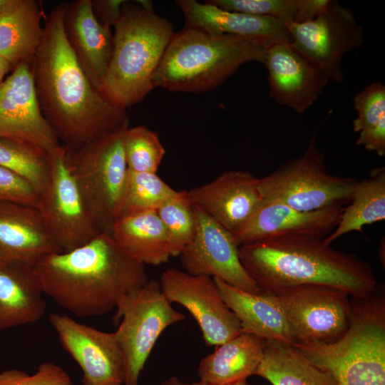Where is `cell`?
Here are the masks:
<instances>
[{
    "mask_svg": "<svg viewBox=\"0 0 385 385\" xmlns=\"http://www.w3.org/2000/svg\"><path fill=\"white\" fill-rule=\"evenodd\" d=\"M58 252L36 207L0 202V264L36 265L45 256Z\"/></svg>",
    "mask_w": 385,
    "mask_h": 385,
    "instance_id": "44dd1931",
    "label": "cell"
},
{
    "mask_svg": "<svg viewBox=\"0 0 385 385\" xmlns=\"http://www.w3.org/2000/svg\"><path fill=\"white\" fill-rule=\"evenodd\" d=\"M185 17V27L210 34H229L247 38L267 48L277 41L289 40L286 24L278 19L226 11L206 1L178 0Z\"/></svg>",
    "mask_w": 385,
    "mask_h": 385,
    "instance_id": "ffe728a7",
    "label": "cell"
},
{
    "mask_svg": "<svg viewBox=\"0 0 385 385\" xmlns=\"http://www.w3.org/2000/svg\"><path fill=\"white\" fill-rule=\"evenodd\" d=\"M212 5L230 11L271 17L285 24L294 22L298 0H212Z\"/></svg>",
    "mask_w": 385,
    "mask_h": 385,
    "instance_id": "836d02e7",
    "label": "cell"
},
{
    "mask_svg": "<svg viewBox=\"0 0 385 385\" xmlns=\"http://www.w3.org/2000/svg\"><path fill=\"white\" fill-rule=\"evenodd\" d=\"M329 2L330 0H298L293 23L304 24L312 21L327 9Z\"/></svg>",
    "mask_w": 385,
    "mask_h": 385,
    "instance_id": "74e56055",
    "label": "cell"
},
{
    "mask_svg": "<svg viewBox=\"0 0 385 385\" xmlns=\"http://www.w3.org/2000/svg\"><path fill=\"white\" fill-rule=\"evenodd\" d=\"M169 240L171 257H178L192 240L197 227L195 207L187 191H178L157 209Z\"/></svg>",
    "mask_w": 385,
    "mask_h": 385,
    "instance_id": "4dcf8cb0",
    "label": "cell"
},
{
    "mask_svg": "<svg viewBox=\"0 0 385 385\" xmlns=\"http://www.w3.org/2000/svg\"><path fill=\"white\" fill-rule=\"evenodd\" d=\"M344 205L300 211L279 202L263 200L247 222L233 235L238 246L282 237L324 239L336 227Z\"/></svg>",
    "mask_w": 385,
    "mask_h": 385,
    "instance_id": "e0dca14e",
    "label": "cell"
},
{
    "mask_svg": "<svg viewBox=\"0 0 385 385\" xmlns=\"http://www.w3.org/2000/svg\"><path fill=\"white\" fill-rule=\"evenodd\" d=\"M40 194L23 178L0 165V202L37 207Z\"/></svg>",
    "mask_w": 385,
    "mask_h": 385,
    "instance_id": "d590c367",
    "label": "cell"
},
{
    "mask_svg": "<svg viewBox=\"0 0 385 385\" xmlns=\"http://www.w3.org/2000/svg\"><path fill=\"white\" fill-rule=\"evenodd\" d=\"M255 375L272 385H338L329 371L312 363L293 344L275 340H265Z\"/></svg>",
    "mask_w": 385,
    "mask_h": 385,
    "instance_id": "4316f807",
    "label": "cell"
},
{
    "mask_svg": "<svg viewBox=\"0 0 385 385\" xmlns=\"http://www.w3.org/2000/svg\"><path fill=\"white\" fill-rule=\"evenodd\" d=\"M240 262L261 292L282 294L302 286H327L366 298L377 282L371 266L324 239L289 236L239 246Z\"/></svg>",
    "mask_w": 385,
    "mask_h": 385,
    "instance_id": "3957f363",
    "label": "cell"
},
{
    "mask_svg": "<svg viewBox=\"0 0 385 385\" xmlns=\"http://www.w3.org/2000/svg\"><path fill=\"white\" fill-rule=\"evenodd\" d=\"M42 14L39 1L17 0L0 18V56L12 70L21 63L32 66L43 35Z\"/></svg>",
    "mask_w": 385,
    "mask_h": 385,
    "instance_id": "484cf974",
    "label": "cell"
},
{
    "mask_svg": "<svg viewBox=\"0 0 385 385\" xmlns=\"http://www.w3.org/2000/svg\"><path fill=\"white\" fill-rule=\"evenodd\" d=\"M35 268L44 294L79 317L110 312L148 281L145 265L108 232L73 250L49 254Z\"/></svg>",
    "mask_w": 385,
    "mask_h": 385,
    "instance_id": "7a4b0ae2",
    "label": "cell"
},
{
    "mask_svg": "<svg viewBox=\"0 0 385 385\" xmlns=\"http://www.w3.org/2000/svg\"><path fill=\"white\" fill-rule=\"evenodd\" d=\"M356 181L327 171L324 155L314 135L302 155L259 178V189L265 200L308 212L348 203Z\"/></svg>",
    "mask_w": 385,
    "mask_h": 385,
    "instance_id": "52a82bcc",
    "label": "cell"
},
{
    "mask_svg": "<svg viewBox=\"0 0 385 385\" xmlns=\"http://www.w3.org/2000/svg\"><path fill=\"white\" fill-rule=\"evenodd\" d=\"M111 234L130 257L144 265H159L171 257L167 231L157 210L118 217Z\"/></svg>",
    "mask_w": 385,
    "mask_h": 385,
    "instance_id": "d4e9b609",
    "label": "cell"
},
{
    "mask_svg": "<svg viewBox=\"0 0 385 385\" xmlns=\"http://www.w3.org/2000/svg\"><path fill=\"white\" fill-rule=\"evenodd\" d=\"M48 321L64 349L80 366L82 385L124 384V356L114 332L57 313L51 314Z\"/></svg>",
    "mask_w": 385,
    "mask_h": 385,
    "instance_id": "4fadbf2b",
    "label": "cell"
},
{
    "mask_svg": "<svg viewBox=\"0 0 385 385\" xmlns=\"http://www.w3.org/2000/svg\"><path fill=\"white\" fill-rule=\"evenodd\" d=\"M114 332L124 356L125 385H138L145 363L160 334L185 319L161 291L160 282L148 280L118 302Z\"/></svg>",
    "mask_w": 385,
    "mask_h": 385,
    "instance_id": "ba28073f",
    "label": "cell"
},
{
    "mask_svg": "<svg viewBox=\"0 0 385 385\" xmlns=\"http://www.w3.org/2000/svg\"><path fill=\"white\" fill-rule=\"evenodd\" d=\"M292 45L336 83H342L343 56L359 48L363 30L350 9L330 0L327 9L304 24H286Z\"/></svg>",
    "mask_w": 385,
    "mask_h": 385,
    "instance_id": "8fae6325",
    "label": "cell"
},
{
    "mask_svg": "<svg viewBox=\"0 0 385 385\" xmlns=\"http://www.w3.org/2000/svg\"><path fill=\"white\" fill-rule=\"evenodd\" d=\"M221 295L241 326V333L265 340L294 344L285 316L275 295L253 294L213 278Z\"/></svg>",
    "mask_w": 385,
    "mask_h": 385,
    "instance_id": "603a6c76",
    "label": "cell"
},
{
    "mask_svg": "<svg viewBox=\"0 0 385 385\" xmlns=\"http://www.w3.org/2000/svg\"><path fill=\"white\" fill-rule=\"evenodd\" d=\"M264 64L270 97L278 104L304 113L319 98L329 80L316 64L289 40L267 48Z\"/></svg>",
    "mask_w": 385,
    "mask_h": 385,
    "instance_id": "2e32d148",
    "label": "cell"
},
{
    "mask_svg": "<svg viewBox=\"0 0 385 385\" xmlns=\"http://www.w3.org/2000/svg\"><path fill=\"white\" fill-rule=\"evenodd\" d=\"M123 143L129 170L157 173L165 150L155 132L144 125L128 126Z\"/></svg>",
    "mask_w": 385,
    "mask_h": 385,
    "instance_id": "1f68e13d",
    "label": "cell"
},
{
    "mask_svg": "<svg viewBox=\"0 0 385 385\" xmlns=\"http://www.w3.org/2000/svg\"><path fill=\"white\" fill-rule=\"evenodd\" d=\"M0 138L26 142L48 153L59 140L41 110L31 66L18 64L0 85Z\"/></svg>",
    "mask_w": 385,
    "mask_h": 385,
    "instance_id": "9a60e30c",
    "label": "cell"
},
{
    "mask_svg": "<svg viewBox=\"0 0 385 385\" xmlns=\"http://www.w3.org/2000/svg\"><path fill=\"white\" fill-rule=\"evenodd\" d=\"M128 127L77 148L65 147L73 176L101 232H111L124 194L128 168L123 140Z\"/></svg>",
    "mask_w": 385,
    "mask_h": 385,
    "instance_id": "8992f818",
    "label": "cell"
},
{
    "mask_svg": "<svg viewBox=\"0 0 385 385\" xmlns=\"http://www.w3.org/2000/svg\"><path fill=\"white\" fill-rule=\"evenodd\" d=\"M11 71L12 68L9 63L0 56V85L5 79L6 74Z\"/></svg>",
    "mask_w": 385,
    "mask_h": 385,
    "instance_id": "f35d334b",
    "label": "cell"
},
{
    "mask_svg": "<svg viewBox=\"0 0 385 385\" xmlns=\"http://www.w3.org/2000/svg\"><path fill=\"white\" fill-rule=\"evenodd\" d=\"M63 29L77 61L99 91L111 58L113 32L95 18L91 0L65 3Z\"/></svg>",
    "mask_w": 385,
    "mask_h": 385,
    "instance_id": "d6986e66",
    "label": "cell"
},
{
    "mask_svg": "<svg viewBox=\"0 0 385 385\" xmlns=\"http://www.w3.org/2000/svg\"><path fill=\"white\" fill-rule=\"evenodd\" d=\"M0 385H75L68 374L52 362L41 364L35 373L16 369L0 371Z\"/></svg>",
    "mask_w": 385,
    "mask_h": 385,
    "instance_id": "e575fe53",
    "label": "cell"
},
{
    "mask_svg": "<svg viewBox=\"0 0 385 385\" xmlns=\"http://www.w3.org/2000/svg\"><path fill=\"white\" fill-rule=\"evenodd\" d=\"M275 296L294 344L331 343L340 339L349 329L351 299L341 289L302 286Z\"/></svg>",
    "mask_w": 385,
    "mask_h": 385,
    "instance_id": "30bf717a",
    "label": "cell"
},
{
    "mask_svg": "<svg viewBox=\"0 0 385 385\" xmlns=\"http://www.w3.org/2000/svg\"><path fill=\"white\" fill-rule=\"evenodd\" d=\"M161 385H209L206 383H204L201 381L192 382V383H185L180 381L177 377H171L165 381H164Z\"/></svg>",
    "mask_w": 385,
    "mask_h": 385,
    "instance_id": "ab89813d",
    "label": "cell"
},
{
    "mask_svg": "<svg viewBox=\"0 0 385 385\" xmlns=\"http://www.w3.org/2000/svg\"><path fill=\"white\" fill-rule=\"evenodd\" d=\"M385 220V168H373L369 176L357 180L350 201L344 207L338 224L324 239L331 245L351 232H363L365 225Z\"/></svg>",
    "mask_w": 385,
    "mask_h": 385,
    "instance_id": "83f0119b",
    "label": "cell"
},
{
    "mask_svg": "<svg viewBox=\"0 0 385 385\" xmlns=\"http://www.w3.org/2000/svg\"><path fill=\"white\" fill-rule=\"evenodd\" d=\"M178 191L173 189L155 173L128 170L126 185L118 217L157 209Z\"/></svg>",
    "mask_w": 385,
    "mask_h": 385,
    "instance_id": "f546056e",
    "label": "cell"
},
{
    "mask_svg": "<svg viewBox=\"0 0 385 385\" xmlns=\"http://www.w3.org/2000/svg\"><path fill=\"white\" fill-rule=\"evenodd\" d=\"M187 192L195 206L232 234L247 222L264 200L259 178L242 170L226 171Z\"/></svg>",
    "mask_w": 385,
    "mask_h": 385,
    "instance_id": "ac0fdd59",
    "label": "cell"
},
{
    "mask_svg": "<svg viewBox=\"0 0 385 385\" xmlns=\"http://www.w3.org/2000/svg\"><path fill=\"white\" fill-rule=\"evenodd\" d=\"M215 347L199 363L200 381L209 385H227L255 375L264 356L265 340L240 333Z\"/></svg>",
    "mask_w": 385,
    "mask_h": 385,
    "instance_id": "cb8c5ba5",
    "label": "cell"
},
{
    "mask_svg": "<svg viewBox=\"0 0 385 385\" xmlns=\"http://www.w3.org/2000/svg\"><path fill=\"white\" fill-rule=\"evenodd\" d=\"M0 165L28 181L40 195L48 184V153L30 143L0 138Z\"/></svg>",
    "mask_w": 385,
    "mask_h": 385,
    "instance_id": "f1b7e54d",
    "label": "cell"
},
{
    "mask_svg": "<svg viewBox=\"0 0 385 385\" xmlns=\"http://www.w3.org/2000/svg\"><path fill=\"white\" fill-rule=\"evenodd\" d=\"M122 0H91V7L96 20L101 24L114 27L121 14Z\"/></svg>",
    "mask_w": 385,
    "mask_h": 385,
    "instance_id": "8d00e7d4",
    "label": "cell"
},
{
    "mask_svg": "<svg viewBox=\"0 0 385 385\" xmlns=\"http://www.w3.org/2000/svg\"><path fill=\"white\" fill-rule=\"evenodd\" d=\"M159 282L171 304H180L190 312L207 346H219L241 333L238 319L212 277L170 268L162 273Z\"/></svg>",
    "mask_w": 385,
    "mask_h": 385,
    "instance_id": "7c38bea8",
    "label": "cell"
},
{
    "mask_svg": "<svg viewBox=\"0 0 385 385\" xmlns=\"http://www.w3.org/2000/svg\"><path fill=\"white\" fill-rule=\"evenodd\" d=\"M50 178L37 206L45 227L61 252L80 247L101 232L94 222L70 169L66 150L48 153Z\"/></svg>",
    "mask_w": 385,
    "mask_h": 385,
    "instance_id": "9c48e42d",
    "label": "cell"
},
{
    "mask_svg": "<svg viewBox=\"0 0 385 385\" xmlns=\"http://www.w3.org/2000/svg\"><path fill=\"white\" fill-rule=\"evenodd\" d=\"M356 117L353 130L358 135L385 128V86L374 82L356 94L353 98Z\"/></svg>",
    "mask_w": 385,
    "mask_h": 385,
    "instance_id": "d6a6232c",
    "label": "cell"
},
{
    "mask_svg": "<svg viewBox=\"0 0 385 385\" xmlns=\"http://www.w3.org/2000/svg\"><path fill=\"white\" fill-rule=\"evenodd\" d=\"M17 0H0V18L9 11Z\"/></svg>",
    "mask_w": 385,
    "mask_h": 385,
    "instance_id": "60d3db41",
    "label": "cell"
},
{
    "mask_svg": "<svg viewBox=\"0 0 385 385\" xmlns=\"http://www.w3.org/2000/svg\"><path fill=\"white\" fill-rule=\"evenodd\" d=\"M267 48L253 41L185 27L173 34L153 76L154 88L200 93L217 88L245 63H264Z\"/></svg>",
    "mask_w": 385,
    "mask_h": 385,
    "instance_id": "5b68a950",
    "label": "cell"
},
{
    "mask_svg": "<svg viewBox=\"0 0 385 385\" xmlns=\"http://www.w3.org/2000/svg\"><path fill=\"white\" fill-rule=\"evenodd\" d=\"M194 207L195 235L179 255L185 272L217 278L250 293H261L240 262L239 246L233 235Z\"/></svg>",
    "mask_w": 385,
    "mask_h": 385,
    "instance_id": "5bb4252c",
    "label": "cell"
},
{
    "mask_svg": "<svg viewBox=\"0 0 385 385\" xmlns=\"http://www.w3.org/2000/svg\"><path fill=\"white\" fill-rule=\"evenodd\" d=\"M43 294L35 265L0 264V330L39 321L46 311Z\"/></svg>",
    "mask_w": 385,
    "mask_h": 385,
    "instance_id": "7402d4cb",
    "label": "cell"
},
{
    "mask_svg": "<svg viewBox=\"0 0 385 385\" xmlns=\"http://www.w3.org/2000/svg\"><path fill=\"white\" fill-rule=\"evenodd\" d=\"M227 385H259V384H250L247 382V379H242Z\"/></svg>",
    "mask_w": 385,
    "mask_h": 385,
    "instance_id": "b9f144b4",
    "label": "cell"
},
{
    "mask_svg": "<svg viewBox=\"0 0 385 385\" xmlns=\"http://www.w3.org/2000/svg\"><path fill=\"white\" fill-rule=\"evenodd\" d=\"M111 58L99 89L120 109L136 104L154 88L153 76L174 31L152 3L125 1L114 26Z\"/></svg>",
    "mask_w": 385,
    "mask_h": 385,
    "instance_id": "277c9868",
    "label": "cell"
},
{
    "mask_svg": "<svg viewBox=\"0 0 385 385\" xmlns=\"http://www.w3.org/2000/svg\"><path fill=\"white\" fill-rule=\"evenodd\" d=\"M65 3L44 18L43 35L32 66L43 115L58 140L77 148L128 123L125 110L109 103L88 81L63 29Z\"/></svg>",
    "mask_w": 385,
    "mask_h": 385,
    "instance_id": "6da1fadb",
    "label": "cell"
}]
</instances>
